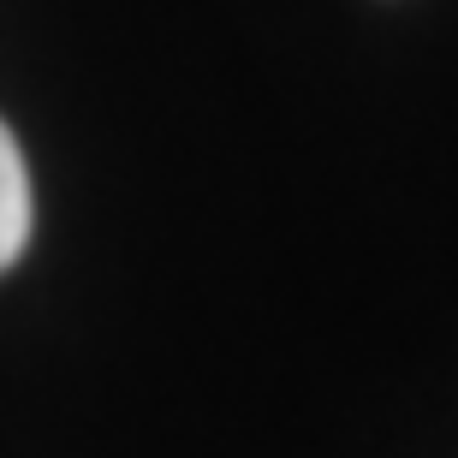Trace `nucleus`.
Returning a JSON list of instances; mask_svg holds the SVG:
<instances>
[{"label":"nucleus","mask_w":458,"mask_h":458,"mask_svg":"<svg viewBox=\"0 0 458 458\" xmlns=\"http://www.w3.org/2000/svg\"><path fill=\"white\" fill-rule=\"evenodd\" d=\"M30 238V173L18 155V137L0 119V268H13Z\"/></svg>","instance_id":"obj_1"}]
</instances>
